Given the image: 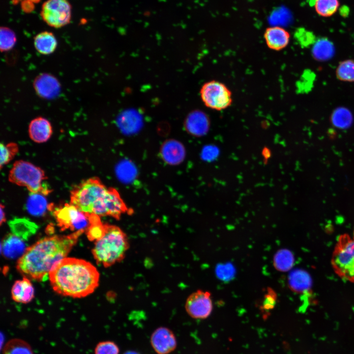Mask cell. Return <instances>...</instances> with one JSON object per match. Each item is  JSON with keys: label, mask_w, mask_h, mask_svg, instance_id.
<instances>
[{"label": "cell", "mask_w": 354, "mask_h": 354, "mask_svg": "<svg viewBox=\"0 0 354 354\" xmlns=\"http://www.w3.org/2000/svg\"><path fill=\"white\" fill-rule=\"evenodd\" d=\"M84 231L44 237L27 248L17 262V270L29 279L44 281L56 265L66 256Z\"/></svg>", "instance_id": "1"}, {"label": "cell", "mask_w": 354, "mask_h": 354, "mask_svg": "<svg viewBox=\"0 0 354 354\" xmlns=\"http://www.w3.org/2000/svg\"><path fill=\"white\" fill-rule=\"evenodd\" d=\"M49 277L57 293L80 298L91 294L98 286L99 273L93 265L85 260L65 258L56 265Z\"/></svg>", "instance_id": "2"}, {"label": "cell", "mask_w": 354, "mask_h": 354, "mask_svg": "<svg viewBox=\"0 0 354 354\" xmlns=\"http://www.w3.org/2000/svg\"><path fill=\"white\" fill-rule=\"evenodd\" d=\"M104 235L95 241L92 253L96 262L108 267L122 261L129 248L126 234L118 226L105 224Z\"/></svg>", "instance_id": "3"}, {"label": "cell", "mask_w": 354, "mask_h": 354, "mask_svg": "<svg viewBox=\"0 0 354 354\" xmlns=\"http://www.w3.org/2000/svg\"><path fill=\"white\" fill-rule=\"evenodd\" d=\"M46 178L41 169L23 160L15 162L8 175L11 182L27 187L30 193H40L45 195L51 192L44 182Z\"/></svg>", "instance_id": "4"}, {"label": "cell", "mask_w": 354, "mask_h": 354, "mask_svg": "<svg viewBox=\"0 0 354 354\" xmlns=\"http://www.w3.org/2000/svg\"><path fill=\"white\" fill-rule=\"evenodd\" d=\"M108 188L97 177L83 181L71 192V204L80 210L92 213L95 203L106 193Z\"/></svg>", "instance_id": "5"}, {"label": "cell", "mask_w": 354, "mask_h": 354, "mask_svg": "<svg viewBox=\"0 0 354 354\" xmlns=\"http://www.w3.org/2000/svg\"><path fill=\"white\" fill-rule=\"evenodd\" d=\"M331 264L339 276L354 282V238L347 234L339 236L333 253Z\"/></svg>", "instance_id": "6"}, {"label": "cell", "mask_w": 354, "mask_h": 354, "mask_svg": "<svg viewBox=\"0 0 354 354\" xmlns=\"http://www.w3.org/2000/svg\"><path fill=\"white\" fill-rule=\"evenodd\" d=\"M200 93L204 105L213 110H225L233 102L230 89L225 84L218 81L211 80L204 83Z\"/></svg>", "instance_id": "7"}, {"label": "cell", "mask_w": 354, "mask_h": 354, "mask_svg": "<svg viewBox=\"0 0 354 354\" xmlns=\"http://www.w3.org/2000/svg\"><path fill=\"white\" fill-rule=\"evenodd\" d=\"M90 214L68 204L54 211L58 225L62 231L69 229L75 232H86L90 224Z\"/></svg>", "instance_id": "8"}, {"label": "cell", "mask_w": 354, "mask_h": 354, "mask_svg": "<svg viewBox=\"0 0 354 354\" xmlns=\"http://www.w3.org/2000/svg\"><path fill=\"white\" fill-rule=\"evenodd\" d=\"M40 15L49 26L60 28L70 23L71 6L66 0H47L42 6Z\"/></svg>", "instance_id": "9"}, {"label": "cell", "mask_w": 354, "mask_h": 354, "mask_svg": "<svg viewBox=\"0 0 354 354\" xmlns=\"http://www.w3.org/2000/svg\"><path fill=\"white\" fill-rule=\"evenodd\" d=\"M131 213L129 208L114 188H108L104 196L93 206L92 213L99 216H109L119 220L122 214Z\"/></svg>", "instance_id": "10"}, {"label": "cell", "mask_w": 354, "mask_h": 354, "mask_svg": "<svg viewBox=\"0 0 354 354\" xmlns=\"http://www.w3.org/2000/svg\"><path fill=\"white\" fill-rule=\"evenodd\" d=\"M213 308L209 292L197 290L187 297L185 309L189 316L195 319H205L211 314Z\"/></svg>", "instance_id": "11"}, {"label": "cell", "mask_w": 354, "mask_h": 354, "mask_svg": "<svg viewBox=\"0 0 354 354\" xmlns=\"http://www.w3.org/2000/svg\"><path fill=\"white\" fill-rule=\"evenodd\" d=\"M150 344L157 354H169L174 351L177 346L176 336L173 332L166 327H159L152 333Z\"/></svg>", "instance_id": "12"}, {"label": "cell", "mask_w": 354, "mask_h": 354, "mask_svg": "<svg viewBox=\"0 0 354 354\" xmlns=\"http://www.w3.org/2000/svg\"><path fill=\"white\" fill-rule=\"evenodd\" d=\"M33 87L37 94L46 99L56 97L60 90V85L58 80L49 74H42L38 76L34 81Z\"/></svg>", "instance_id": "13"}, {"label": "cell", "mask_w": 354, "mask_h": 354, "mask_svg": "<svg viewBox=\"0 0 354 354\" xmlns=\"http://www.w3.org/2000/svg\"><path fill=\"white\" fill-rule=\"evenodd\" d=\"M264 37L267 46L273 51H280L285 48L289 43V32L279 26L267 28Z\"/></svg>", "instance_id": "14"}, {"label": "cell", "mask_w": 354, "mask_h": 354, "mask_svg": "<svg viewBox=\"0 0 354 354\" xmlns=\"http://www.w3.org/2000/svg\"><path fill=\"white\" fill-rule=\"evenodd\" d=\"M27 249L23 238L14 234H8L1 243V252L10 259L21 257Z\"/></svg>", "instance_id": "15"}, {"label": "cell", "mask_w": 354, "mask_h": 354, "mask_svg": "<svg viewBox=\"0 0 354 354\" xmlns=\"http://www.w3.org/2000/svg\"><path fill=\"white\" fill-rule=\"evenodd\" d=\"M53 133L50 122L46 118L38 117L33 119L29 126V134L30 139L38 143L47 141Z\"/></svg>", "instance_id": "16"}, {"label": "cell", "mask_w": 354, "mask_h": 354, "mask_svg": "<svg viewBox=\"0 0 354 354\" xmlns=\"http://www.w3.org/2000/svg\"><path fill=\"white\" fill-rule=\"evenodd\" d=\"M161 154L163 160L170 165H177L182 161L185 157V149L178 141L170 140L162 146Z\"/></svg>", "instance_id": "17"}, {"label": "cell", "mask_w": 354, "mask_h": 354, "mask_svg": "<svg viewBox=\"0 0 354 354\" xmlns=\"http://www.w3.org/2000/svg\"><path fill=\"white\" fill-rule=\"evenodd\" d=\"M185 127L190 134L195 136H202L208 130V119L203 113L199 111L193 112L186 118Z\"/></svg>", "instance_id": "18"}, {"label": "cell", "mask_w": 354, "mask_h": 354, "mask_svg": "<svg viewBox=\"0 0 354 354\" xmlns=\"http://www.w3.org/2000/svg\"><path fill=\"white\" fill-rule=\"evenodd\" d=\"M11 295L17 302H30L34 297V290L29 279L24 277L23 279L17 280L12 287Z\"/></svg>", "instance_id": "19"}, {"label": "cell", "mask_w": 354, "mask_h": 354, "mask_svg": "<svg viewBox=\"0 0 354 354\" xmlns=\"http://www.w3.org/2000/svg\"><path fill=\"white\" fill-rule=\"evenodd\" d=\"M334 53V44L326 37L317 39L312 45L311 54L314 59L317 61H327L333 57Z\"/></svg>", "instance_id": "20"}, {"label": "cell", "mask_w": 354, "mask_h": 354, "mask_svg": "<svg viewBox=\"0 0 354 354\" xmlns=\"http://www.w3.org/2000/svg\"><path fill=\"white\" fill-rule=\"evenodd\" d=\"M57 40L54 34L48 31L41 32L34 37V46L40 54L48 55L52 54L57 47Z\"/></svg>", "instance_id": "21"}, {"label": "cell", "mask_w": 354, "mask_h": 354, "mask_svg": "<svg viewBox=\"0 0 354 354\" xmlns=\"http://www.w3.org/2000/svg\"><path fill=\"white\" fill-rule=\"evenodd\" d=\"M45 195L40 193H31L26 204L28 212L35 216L44 214L48 208L47 201Z\"/></svg>", "instance_id": "22"}, {"label": "cell", "mask_w": 354, "mask_h": 354, "mask_svg": "<svg viewBox=\"0 0 354 354\" xmlns=\"http://www.w3.org/2000/svg\"><path fill=\"white\" fill-rule=\"evenodd\" d=\"M289 283L293 290L300 293L307 291L310 288L311 280L306 271L297 269L291 273Z\"/></svg>", "instance_id": "23"}, {"label": "cell", "mask_w": 354, "mask_h": 354, "mask_svg": "<svg viewBox=\"0 0 354 354\" xmlns=\"http://www.w3.org/2000/svg\"><path fill=\"white\" fill-rule=\"evenodd\" d=\"M353 121V117L351 111L344 107H337L330 116V121L332 125L341 129L348 128Z\"/></svg>", "instance_id": "24"}, {"label": "cell", "mask_w": 354, "mask_h": 354, "mask_svg": "<svg viewBox=\"0 0 354 354\" xmlns=\"http://www.w3.org/2000/svg\"><path fill=\"white\" fill-rule=\"evenodd\" d=\"M335 74L341 81L354 82V60L347 59L340 62L336 69Z\"/></svg>", "instance_id": "25"}, {"label": "cell", "mask_w": 354, "mask_h": 354, "mask_svg": "<svg viewBox=\"0 0 354 354\" xmlns=\"http://www.w3.org/2000/svg\"><path fill=\"white\" fill-rule=\"evenodd\" d=\"M99 217L93 213L90 214V224L86 232L88 238L91 241L99 239L105 233V224L101 221Z\"/></svg>", "instance_id": "26"}, {"label": "cell", "mask_w": 354, "mask_h": 354, "mask_svg": "<svg viewBox=\"0 0 354 354\" xmlns=\"http://www.w3.org/2000/svg\"><path fill=\"white\" fill-rule=\"evenodd\" d=\"M294 261V256L290 251L282 249L276 254L274 258V265L278 270L286 271L293 266Z\"/></svg>", "instance_id": "27"}, {"label": "cell", "mask_w": 354, "mask_h": 354, "mask_svg": "<svg viewBox=\"0 0 354 354\" xmlns=\"http://www.w3.org/2000/svg\"><path fill=\"white\" fill-rule=\"evenodd\" d=\"M314 7L317 14L328 17L335 14L339 7V0H317Z\"/></svg>", "instance_id": "28"}, {"label": "cell", "mask_w": 354, "mask_h": 354, "mask_svg": "<svg viewBox=\"0 0 354 354\" xmlns=\"http://www.w3.org/2000/svg\"><path fill=\"white\" fill-rule=\"evenodd\" d=\"M14 234L24 238L35 232L36 226L32 222L24 219L14 220L10 224Z\"/></svg>", "instance_id": "29"}, {"label": "cell", "mask_w": 354, "mask_h": 354, "mask_svg": "<svg viewBox=\"0 0 354 354\" xmlns=\"http://www.w3.org/2000/svg\"><path fill=\"white\" fill-rule=\"evenodd\" d=\"M3 354H33L30 346L18 339L9 341L4 348Z\"/></svg>", "instance_id": "30"}, {"label": "cell", "mask_w": 354, "mask_h": 354, "mask_svg": "<svg viewBox=\"0 0 354 354\" xmlns=\"http://www.w3.org/2000/svg\"><path fill=\"white\" fill-rule=\"evenodd\" d=\"M0 50L6 52L11 50L16 42V35L13 31L7 27L0 28Z\"/></svg>", "instance_id": "31"}, {"label": "cell", "mask_w": 354, "mask_h": 354, "mask_svg": "<svg viewBox=\"0 0 354 354\" xmlns=\"http://www.w3.org/2000/svg\"><path fill=\"white\" fill-rule=\"evenodd\" d=\"M18 151V147L15 143L6 145L0 144V168L9 163Z\"/></svg>", "instance_id": "32"}, {"label": "cell", "mask_w": 354, "mask_h": 354, "mask_svg": "<svg viewBox=\"0 0 354 354\" xmlns=\"http://www.w3.org/2000/svg\"><path fill=\"white\" fill-rule=\"evenodd\" d=\"M298 42L304 47L313 45L317 40L314 33L304 28H299L295 32Z\"/></svg>", "instance_id": "33"}, {"label": "cell", "mask_w": 354, "mask_h": 354, "mask_svg": "<svg viewBox=\"0 0 354 354\" xmlns=\"http://www.w3.org/2000/svg\"><path fill=\"white\" fill-rule=\"evenodd\" d=\"M119 348L113 342L104 341L99 343L95 348V354H118Z\"/></svg>", "instance_id": "34"}, {"label": "cell", "mask_w": 354, "mask_h": 354, "mask_svg": "<svg viewBox=\"0 0 354 354\" xmlns=\"http://www.w3.org/2000/svg\"><path fill=\"white\" fill-rule=\"evenodd\" d=\"M218 149L215 146H208L204 151V157L208 160L215 159L218 155Z\"/></svg>", "instance_id": "35"}, {"label": "cell", "mask_w": 354, "mask_h": 354, "mask_svg": "<svg viewBox=\"0 0 354 354\" xmlns=\"http://www.w3.org/2000/svg\"><path fill=\"white\" fill-rule=\"evenodd\" d=\"M349 8L347 6H343L340 9V13L343 17H346L349 15Z\"/></svg>", "instance_id": "36"}, {"label": "cell", "mask_w": 354, "mask_h": 354, "mask_svg": "<svg viewBox=\"0 0 354 354\" xmlns=\"http://www.w3.org/2000/svg\"><path fill=\"white\" fill-rule=\"evenodd\" d=\"M3 208L4 206H3L2 204H0V225H1L2 223L4 222L6 220L5 212Z\"/></svg>", "instance_id": "37"}, {"label": "cell", "mask_w": 354, "mask_h": 354, "mask_svg": "<svg viewBox=\"0 0 354 354\" xmlns=\"http://www.w3.org/2000/svg\"><path fill=\"white\" fill-rule=\"evenodd\" d=\"M317 0H309V4L311 6L314 5Z\"/></svg>", "instance_id": "38"}, {"label": "cell", "mask_w": 354, "mask_h": 354, "mask_svg": "<svg viewBox=\"0 0 354 354\" xmlns=\"http://www.w3.org/2000/svg\"><path fill=\"white\" fill-rule=\"evenodd\" d=\"M125 354H137V353H135V352H129Z\"/></svg>", "instance_id": "39"}, {"label": "cell", "mask_w": 354, "mask_h": 354, "mask_svg": "<svg viewBox=\"0 0 354 354\" xmlns=\"http://www.w3.org/2000/svg\"></svg>", "instance_id": "40"}]
</instances>
